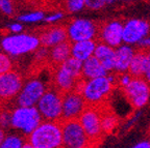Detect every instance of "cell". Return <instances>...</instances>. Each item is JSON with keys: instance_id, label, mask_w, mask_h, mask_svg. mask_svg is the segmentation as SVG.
Returning <instances> with one entry per match:
<instances>
[{"instance_id": "1", "label": "cell", "mask_w": 150, "mask_h": 148, "mask_svg": "<svg viewBox=\"0 0 150 148\" xmlns=\"http://www.w3.org/2000/svg\"><path fill=\"white\" fill-rule=\"evenodd\" d=\"M117 83V77L108 75L104 77L84 80L81 79L75 90L79 91L87 102L88 106H102L112 95L114 86Z\"/></svg>"}, {"instance_id": "2", "label": "cell", "mask_w": 150, "mask_h": 148, "mask_svg": "<svg viewBox=\"0 0 150 148\" xmlns=\"http://www.w3.org/2000/svg\"><path fill=\"white\" fill-rule=\"evenodd\" d=\"M82 79V62L70 57L61 65L56 66L52 74L54 88L62 93L75 90Z\"/></svg>"}, {"instance_id": "3", "label": "cell", "mask_w": 150, "mask_h": 148, "mask_svg": "<svg viewBox=\"0 0 150 148\" xmlns=\"http://www.w3.org/2000/svg\"><path fill=\"white\" fill-rule=\"evenodd\" d=\"M28 143L35 148H63L62 122L43 120L28 135Z\"/></svg>"}, {"instance_id": "4", "label": "cell", "mask_w": 150, "mask_h": 148, "mask_svg": "<svg viewBox=\"0 0 150 148\" xmlns=\"http://www.w3.org/2000/svg\"><path fill=\"white\" fill-rule=\"evenodd\" d=\"M40 45L39 36L28 33L6 35L1 42L3 51L11 56H21L37 51Z\"/></svg>"}, {"instance_id": "5", "label": "cell", "mask_w": 150, "mask_h": 148, "mask_svg": "<svg viewBox=\"0 0 150 148\" xmlns=\"http://www.w3.org/2000/svg\"><path fill=\"white\" fill-rule=\"evenodd\" d=\"M43 120L62 121L63 116V93L56 88H48L35 106Z\"/></svg>"}, {"instance_id": "6", "label": "cell", "mask_w": 150, "mask_h": 148, "mask_svg": "<svg viewBox=\"0 0 150 148\" xmlns=\"http://www.w3.org/2000/svg\"><path fill=\"white\" fill-rule=\"evenodd\" d=\"M78 120L89 138L91 147H96L104 135L101 124V106H88Z\"/></svg>"}, {"instance_id": "7", "label": "cell", "mask_w": 150, "mask_h": 148, "mask_svg": "<svg viewBox=\"0 0 150 148\" xmlns=\"http://www.w3.org/2000/svg\"><path fill=\"white\" fill-rule=\"evenodd\" d=\"M43 121L37 107H16L12 110V126L25 135H30Z\"/></svg>"}, {"instance_id": "8", "label": "cell", "mask_w": 150, "mask_h": 148, "mask_svg": "<svg viewBox=\"0 0 150 148\" xmlns=\"http://www.w3.org/2000/svg\"><path fill=\"white\" fill-rule=\"evenodd\" d=\"M48 90L46 80L42 77H33L24 83L21 91L16 97L19 107H35L41 97Z\"/></svg>"}, {"instance_id": "9", "label": "cell", "mask_w": 150, "mask_h": 148, "mask_svg": "<svg viewBox=\"0 0 150 148\" xmlns=\"http://www.w3.org/2000/svg\"><path fill=\"white\" fill-rule=\"evenodd\" d=\"M63 148H92L89 138L78 119L61 121Z\"/></svg>"}, {"instance_id": "10", "label": "cell", "mask_w": 150, "mask_h": 148, "mask_svg": "<svg viewBox=\"0 0 150 148\" xmlns=\"http://www.w3.org/2000/svg\"><path fill=\"white\" fill-rule=\"evenodd\" d=\"M68 39L71 43L92 40L99 35V26L89 19H74L66 26Z\"/></svg>"}, {"instance_id": "11", "label": "cell", "mask_w": 150, "mask_h": 148, "mask_svg": "<svg viewBox=\"0 0 150 148\" xmlns=\"http://www.w3.org/2000/svg\"><path fill=\"white\" fill-rule=\"evenodd\" d=\"M122 90L136 109H140L149 102L150 84L144 78H134L130 84Z\"/></svg>"}, {"instance_id": "12", "label": "cell", "mask_w": 150, "mask_h": 148, "mask_svg": "<svg viewBox=\"0 0 150 148\" xmlns=\"http://www.w3.org/2000/svg\"><path fill=\"white\" fill-rule=\"evenodd\" d=\"M88 104L82 94L77 90H72L63 93V116L62 121L78 119L83 111L87 109Z\"/></svg>"}, {"instance_id": "13", "label": "cell", "mask_w": 150, "mask_h": 148, "mask_svg": "<svg viewBox=\"0 0 150 148\" xmlns=\"http://www.w3.org/2000/svg\"><path fill=\"white\" fill-rule=\"evenodd\" d=\"M22 76L16 71H11L8 73L0 76V103L5 104L18 96L23 87Z\"/></svg>"}, {"instance_id": "14", "label": "cell", "mask_w": 150, "mask_h": 148, "mask_svg": "<svg viewBox=\"0 0 150 148\" xmlns=\"http://www.w3.org/2000/svg\"><path fill=\"white\" fill-rule=\"evenodd\" d=\"M150 35V23L141 19H130L124 23L123 43L129 46L139 45Z\"/></svg>"}, {"instance_id": "15", "label": "cell", "mask_w": 150, "mask_h": 148, "mask_svg": "<svg viewBox=\"0 0 150 148\" xmlns=\"http://www.w3.org/2000/svg\"><path fill=\"white\" fill-rule=\"evenodd\" d=\"M123 29L124 24L119 20H112L99 27V37L101 43L112 48H118L123 43Z\"/></svg>"}, {"instance_id": "16", "label": "cell", "mask_w": 150, "mask_h": 148, "mask_svg": "<svg viewBox=\"0 0 150 148\" xmlns=\"http://www.w3.org/2000/svg\"><path fill=\"white\" fill-rule=\"evenodd\" d=\"M41 46L45 48H53L68 40L67 29L64 26H53L42 31L39 36Z\"/></svg>"}, {"instance_id": "17", "label": "cell", "mask_w": 150, "mask_h": 148, "mask_svg": "<svg viewBox=\"0 0 150 148\" xmlns=\"http://www.w3.org/2000/svg\"><path fill=\"white\" fill-rule=\"evenodd\" d=\"M136 54L134 49L129 45H121L116 49V66L115 72L119 74L128 73L130 63Z\"/></svg>"}, {"instance_id": "18", "label": "cell", "mask_w": 150, "mask_h": 148, "mask_svg": "<svg viewBox=\"0 0 150 148\" xmlns=\"http://www.w3.org/2000/svg\"><path fill=\"white\" fill-rule=\"evenodd\" d=\"M94 56L105 67L108 72L115 71L116 66V49L104 43L97 44Z\"/></svg>"}, {"instance_id": "19", "label": "cell", "mask_w": 150, "mask_h": 148, "mask_svg": "<svg viewBox=\"0 0 150 148\" xmlns=\"http://www.w3.org/2000/svg\"><path fill=\"white\" fill-rule=\"evenodd\" d=\"M96 47L97 43L95 42V39L72 43L71 55H72L73 58L83 62V61L88 60L89 58L93 57L94 54H95Z\"/></svg>"}, {"instance_id": "20", "label": "cell", "mask_w": 150, "mask_h": 148, "mask_svg": "<svg viewBox=\"0 0 150 148\" xmlns=\"http://www.w3.org/2000/svg\"><path fill=\"white\" fill-rule=\"evenodd\" d=\"M108 73L105 67L101 64V62L95 56L82 62V79L84 80L108 76Z\"/></svg>"}, {"instance_id": "21", "label": "cell", "mask_w": 150, "mask_h": 148, "mask_svg": "<svg viewBox=\"0 0 150 148\" xmlns=\"http://www.w3.org/2000/svg\"><path fill=\"white\" fill-rule=\"evenodd\" d=\"M71 48H72V44L69 40L64 42L62 44L51 48L49 51L50 62L53 65H55V66H59L62 63L65 62L66 60H68L69 58L72 57Z\"/></svg>"}, {"instance_id": "22", "label": "cell", "mask_w": 150, "mask_h": 148, "mask_svg": "<svg viewBox=\"0 0 150 148\" xmlns=\"http://www.w3.org/2000/svg\"><path fill=\"white\" fill-rule=\"evenodd\" d=\"M147 62V52L144 50L137 51L129 66L128 73L134 78H143L146 71Z\"/></svg>"}, {"instance_id": "23", "label": "cell", "mask_w": 150, "mask_h": 148, "mask_svg": "<svg viewBox=\"0 0 150 148\" xmlns=\"http://www.w3.org/2000/svg\"><path fill=\"white\" fill-rule=\"evenodd\" d=\"M102 106H101V124H102V131L104 135H108L114 132V130L118 125V118L115 112L108 110V107Z\"/></svg>"}, {"instance_id": "24", "label": "cell", "mask_w": 150, "mask_h": 148, "mask_svg": "<svg viewBox=\"0 0 150 148\" xmlns=\"http://www.w3.org/2000/svg\"><path fill=\"white\" fill-rule=\"evenodd\" d=\"M24 140L19 135H7L2 141L0 148H22L24 145Z\"/></svg>"}, {"instance_id": "25", "label": "cell", "mask_w": 150, "mask_h": 148, "mask_svg": "<svg viewBox=\"0 0 150 148\" xmlns=\"http://www.w3.org/2000/svg\"><path fill=\"white\" fill-rule=\"evenodd\" d=\"M46 16L43 12L41 10H35V12L26 13V14H22L18 17V21L20 23H38L43 20H45Z\"/></svg>"}, {"instance_id": "26", "label": "cell", "mask_w": 150, "mask_h": 148, "mask_svg": "<svg viewBox=\"0 0 150 148\" xmlns=\"http://www.w3.org/2000/svg\"><path fill=\"white\" fill-rule=\"evenodd\" d=\"M66 9L71 14L81 12L82 9L86 7L84 0H65Z\"/></svg>"}, {"instance_id": "27", "label": "cell", "mask_w": 150, "mask_h": 148, "mask_svg": "<svg viewBox=\"0 0 150 148\" xmlns=\"http://www.w3.org/2000/svg\"><path fill=\"white\" fill-rule=\"evenodd\" d=\"M13 68L12 59L6 53H0V76L11 72Z\"/></svg>"}, {"instance_id": "28", "label": "cell", "mask_w": 150, "mask_h": 148, "mask_svg": "<svg viewBox=\"0 0 150 148\" xmlns=\"http://www.w3.org/2000/svg\"><path fill=\"white\" fill-rule=\"evenodd\" d=\"M0 126L3 130L7 127L12 126V111L7 110L6 108H3L0 111Z\"/></svg>"}, {"instance_id": "29", "label": "cell", "mask_w": 150, "mask_h": 148, "mask_svg": "<svg viewBox=\"0 0 150 148\" xmlns=\"http://www.w3.org/2000/svg\"><path fill=\"white\" fill-rule=\"evenodd\" d=\"M134 77L131 76L129 73H123V74H119V76L117 77V84L119 85V87H121L122 89H124L125 87L130 84V82L132 81Z\"/></svg>"}, {"instance_id": "30", "label": "cell", "mask_w": 150, "mask_h": 148, "mask_svg": "<svg viewBox=\"0 0 150 148\" xmlns=\"http://www.w3.org/2000/svg\"><path fill=\"white\" fill-rule=\"evenodd\" d=\"M0 10L6 16H11L14 14L13 0H0Z\"/></svg>"}, {"instance_id": "31", "label": "cell", "mask_w": 150, "mask_h": 148, "mask_svg": "<svg viewBox=\"0 0 150 148\" xmlns=\"http://www.w3.org/2000/svg\"><path fill=\"white\" fill-rule=\"evenodd\" d=\"M86 7L92 10H98L105 6V0H84Z\"/></svg>"}, {"instance_id": "32", "label": "cell", "mask_w": 150, "mask_h": 148, "mask_svg": "<svg viewBox=\"0 0 150 148\" xmlns=\"http://www.w3.org/2000/svg\"><path fill=\"white\" fill-rule=\"evenodd\" d=\"M64 17H65V14H64L63 12H55V13H52V14L48 15V16H46L45 21L49 24H54V23H57V22L62 21L64 19Z\"/></svg>"}, {"instance_id": "33", "label": "cell", "mask_w": 150, "mask_h": 148, "mask_svg": "<svg viewBox=\"0 0 150 148\" xmlns=\"http://www.w3.org/2000/svg\"><path fill=\"white\" fill-rule=\"evenodd\" d=\"M35 59L39 61H44L45 59H49V50L48 48L45 47H41L40 49H38L35 51Z\"/></svg>"}, {"instance_id": "34", "label": "cell", "mask_w": 150, "mask_h": 148, "mask_svg": "<svg viewBox=\"0 0 150 148\" xmlns=\"http://www.w3.org/2000/svg\"><path fill=\"white\" fill-rule=\"evenodd\" d=\"M8 30L14 33V34H18V33L22 32V30H23V25L19 21L15 22V23H12L8 26Z\"/></svg>"}, {"instance_id": "35", "label": "cell", "mask_w": 150, "mask_h": 148, "mask_svg": "<svg viewBox=\"0 0 150 148\" xmlns=\"http://www.w3.org/2000/svg\"><path fill=\"white\" fill-rule=\"evenodd\" d=\"M144 79L150 84V51L147 52V62H146V71L144 74Z\"/></svg>"}, {"instance_id": "36", "label": "cell", "mask_w": 150, "mask_h": 148, "mask_svg": "<svg viewBox=\"0 0 150 148\" xmlns=\"http://www.w3.org/2000/svg\"><path fill=\"white\" fill-rule=\"evenodd\" d=\"M139 46H140V48H142V50H144V51H146V52L150 51V35L145 37V38L139 44Z\"/></svg>"}, {"instance_id": "37", "label": "cell", "mask_w": 150, "mask_h": 148, "mask_svg": "<svg viewBox=\"0 0 150 148\" xmlns=\"http://www.w3.org/2000/svg\"><path fill=\"white\" fill-rule=\"evenodd\" d=\"M132 148H150V141H143L134 145Z\"/></svg>"}, {"instance_id": "38", "label": "cell", "mask_w": 150, "mask_h": 148, "mask_svg": "<svg viewBox=\"0 0 150 148\" xmlns=\"http://www.w3.org/2000/svg\"><path fill=\"white\" fill-rule=\"evenodd\" d=\"M5 138V133H4V130H3L2 127L0 126V145L2 143V141L4 140Z\"/></svg>"}, {"instance_id": "39", "label": "cell", "mask_w": 150, "mask_h": 148, "mask_svg": "<svg viewBox=\"0 0 150 148\" xmlns=\"http://www.w3.org/2000/svg\"><path fill=\"white\" fill-rule=\"evenodd\" d=\"M22 148H35V147H33V146L31 145L30 143H28V142H27V143H25V144H24V145H23V147H22Z\"/></svg>"}, {"instance_id": "40", "label": "cell", "mask_w": 150, "mask_h": 148, "mask_svg": "<svg viewBox=\"0 0 150 148\" xmlns=\"http://www.w3.org/2000/svg\"><path fill=\"white\" fill-rule=\"evenodd\" d=\"M117 1H119V0H105L106 4H112V3L117 2Z\"/></svg>"}, {"instance_id": "41", "label": "cell", "mask_w": 150, "mask_h": 148, "mask_svg": "<svg viewBox=\"0 0 150 148\" xmlns=\"http://www.w3.org/2000/svg\"><path fill=\"white\" fill-rule=\"evenodd\" d=\"M119 1H121V2H127V1H129V0H119Z\"/></svg>"}, {"instance_id": "42", "label": "cell", "mask_w": 150, "mask_h": 148, "mask_svg": "<svg viewBox=\"0 0 150 148\" xmlns=\"http://www.w3.org/2000/svg\"><path fill=\"white\" fill-rule=\"evenodd\" d=\"M1 109H2V107H1V103H0V111H1Z\"/></svg>"}, {"instance_id": "43", "label": "cell", "mask_w": 150, "mask_h": 148, "mask_svg": "<svg viewBox=\"0 0 150 148\" xmlns=\"http://www.w3.org/2000/svg\"><path fill=\"white\" fill-rule=\"evenodd\" d=\"M149 137H150V133H149Z\"/></svg>"}]
</instances>
